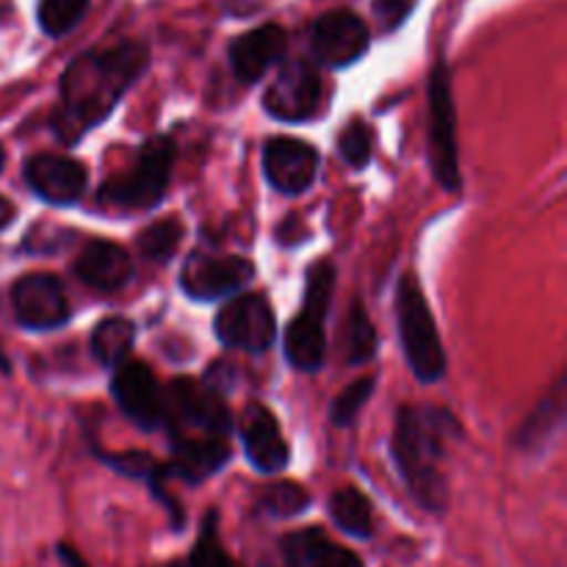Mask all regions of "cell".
<instances>
[{
	"mask_svg": "<svg viewBox=\"0 0 567 567\" xmlns=\"http://www.w3.org/2000/svg\"><path fill=\"white\" fill-rule=\"evenodd\" d=\"M310 507V493L299 482H275L266 487L260 498V509L271 518H293Z\"/></svg>",
	"mask_w": 567,
	"mask_h": 567,
	"instance_id": "83f0119b",
	"label": "cell"
},
{
	"mask_svg": "<svg viewBox=\"0 0 567 567\" xmlns=\"http://www.w3.org/2000/svg\"><path fill=\"white\" fill-rule=\"evenodd\" d=\"M136 341V324L125 316H109L92 332V354L100 365L116 369L125 363Z\"/></svg>",
	"mask_w": 567,
	"mask_h": 567,
	"instance_id": "7402d4cb",
	"label": "cell"
},
{
	"mask_svg": "<svg viewBox=\"0 0 567 567\" xmlns=\"http://www.w3.org/2000/svg\"><path fill=\"white\" fill-rule=\"evenodd\" d=\"M216 338L227 349L264 354L277 341V321L264 293H241L230 299L214 319Z\"/></svg>",
	"mask_w": 567,
	"mask_h": 567,
	"instance_id": "ba28073f",
	"label": "cell"
},
{
	"mask_svg": "<svg viewBox=\"0 0 567 567\" xmlns=\"http://www.w3.org/2000/svg\"><path fill=\"white\" fill-rule=\"evenodd\" d=\"M28 188L50 205H72L83 197L86 188V166L70 155L39 153L22 166Z\"/></svg>",
	"mask_w": 567,
	"mask_h": 567,
	"instance_id": "9a60e30c",
	"label": "cell"
},
{
	"mask_svg": "<svg viewBox=\"0 0 567 567\" xmlns=\"http://www.w3.org/2000/svg\"><path fill=\"white\" fill-rule=\"evenodd\" d=\"M203 382L210 388V391H216L221 396V393L230 391L233 382H236V371H233L227 363H214L208 371H205Z\"/></svg>",
	"mask_w": 567,
	"mask_h": 567,
	"instance_id": "1f68e13d",
	"label": "cell"
},
{
	"mask_svg": "<svg viewBox=\"0 0 567 567\" xmlns=\"http://www.w3.org/2000/svg\"><path fill=\"white\" fill-rule=\"evenodd\" d=\"M460 435L449 410L432 404H404L396 413L391 454L410 496L432 515L446 513L449 485L443 474L446 443Z\"/></svg>",
	"mask_w": 567,
	"mask_h": 567,
	"instance_id": "7a4b0ae2",
	"label": "cell"
},
{
	"mask_svg": "<svg viewBox=\"0 0 567 567\" xmlns=\"http://www.w3.org/2000/svg\"><path fill=\"white\" fill-rule=\"evenodd\" d=\"M3 161H6V155H3V147H0V169H3Z\"/></svg>",
	"mask_w": 567,
	"mask_h": 567,
	"instance_id": "d590c367",
	"label": "cell"
},
{
	"mask_svg": "<svg viewBox=\"0 0 567 567\" xmlns=\"http://www.w3.org/2000/svg\"><path fill=\"white\" fill-rule=\"evenodd\" d=\"M164 424L172 437H221L233 432V415L225 396L210 391L205 382L175 380L164 396Z\"/></svg>",
	"mask_w": 567,
	"mask_h": 567,
	"instance_id": "8992f818",
	"label": "cell"
},
{
	"mask_svg": "<svg viewBox=\"0 0 567 567\" xmlns=\"http://www.w3.org/2000/svg\"><path fill=\"white\" fill-rule=\"evenodd\" d=\"M319 153L313 144L299 138L275 136L264 147V175L271 188L286 197H299L313 186L319 175Z\"/></svg>",
	"mask_w": 567,
	"mask_h": 567,
	"instance_id": "5bb4252c",
	"label": "cell"
},
{
	"mask_svg": "<svg viewBox=\"0 0 567 567\" xmlns=\"http://www.w3.org/2000/svg\"><path fill=\"white\" fill-rule=\"evenodd\" d=\"M280 551L288 567H363L358 554L327 540L319 526L286 535L280 540Z\"/></svg>",
	"mask_w": 567,
	"mask_h": 567,
	"instance_id": "ffe728a7",
	"label": "cell"
},
{
	"mask_svg": "<svg viewBox=\"0 0 567 567\" xmlns=\"http://www.w3.org/2000/svg\"><path fill=\"white\" fill-rule=\"evenodd\" d=\"M426 97H430L426 155H430L432 177H435L449 194H460V188H463V177H460V153H457V111H454L452 75H449L446 64L432 66Z\"/></svg>",
	"mask_w": 567,
	"mask_h": 567,
	"instance_id": "52a82bcc",
	"label": "cell"
},
{
	"mask_svg": "<svg viewBox=\"0 0 567 567\" xmlns=\"http://www.w3.org/2000/svg\"><path fill=\"white\" fill-rule=\"evenodd\" d=\"M186 567H241L230 554L225 551L219 537V513L208 509L199 526V537L194 543V551L188 557Z\"/></svg>",
	"mask_w": 567,
	"mask_h": 567,
	"instance_id": "d4e9b609",
	"label": "cell"
},
{
	"mask_svg": "<svg viewBox=\"0 0 567 567\" xmlns=\"http://www.w3.org/2000/svg\"><path fill=\"white\" fill-rule=\"evenodd\" d=\"M330 515L338 529L360 537V540H369L371 532H374V509H371V502L358 487H341L338 493H332Z\"/></svg>",
	"mask_w": 567,
	"mask_h": 567,
	"instance_id": "603a6c76",
	"label": "cell"
},
{
	"mask_svg": "<svg viewBox=\"0 0 567 567\" xmlns=\"http://www.w3.org/2000/svg\"><path fill=\"white\" fill-rule=\"evenodd\" d=\"M11 308L17 321L25 330H59L70 321V299H66L64 282L48 271H31L22 275L11 286Z\"/></svg>",
	"mask_w": 567,
	"mask_h": 567,
	"instance_id": "9c48e42d",
	"label": "cell"
},
{
	"mask_svg": "<svg viewBox=\"0 0 567 567\" xmlns=\"http://www.w3.org/2000/svg\"><path fill=\"white\" fill-rule=\"evenodd\" d=\"M255 269L247 258L238 255H188L181 269V286L186 297L197 302H214V299L230 297L252 282Z\"/></svg>",
	"mask_w": 567,
	"mask_h": 567,
	"instance_id": "30bf717a",
	"label": "cell"
},
{
	"mask_svg": "<svg viewBox=\"0 0 567 567\" xmlns=\"http://www.w3.org/2000/svg\"><path fill=\"white\" fill-rule=\"evenodd\" d=\"M150 48L136 39L94 48L78 55L59 83L61 105L53 114V133L64 144H78L116 109L127 89L144 75Z\"/></svg>",
	"mask_w": 567,
	"mask_h": 567,
	"instance_id": "6da1fadb",
	"label": "cell"
},
{
	"mask_svg": "<svg viewBox=\"0 0 567 567\" xmlns=\"http://www.w3.org/2000/svg\"><path fill=\"white\" fill-rule=\"evenodd\" d=\"M172 164H175V142L169 136L147 138L138 147L136 161L100 186V203L127 210L155 208L169 186Z\"/></svg>",
	"mask_w": 567,
	"mask_h": 567,
	"instance_id": "5b68a950",
	"label": "cell"
},
{
	"mask_svg": "<svg viewBox=\"0 0 567 567\" xmlns=\"http://www.w3.org/2000/svg\"><path fill=\"white\" fill-rule=\"evenodd\" d=\"M377 354V330L369 313L360 302L352 305L347 319V336H343V358L349 365L369 363Z\"/></svg>",
	"mask_w": 567,
	"mask_h": 567,
	"instance_id": "cb8c5ba5",
	"label": "cell"
},
{
	"mask_svg": "<svg viewBox=\"0 0 567 567\" xmlns=\"http://www.w3.org/2000/svg\"><path fill=\"white\" fill-rule=\"evenodd\" d=\"M183 241V225L172 216V219H161L150 225L147 230L138 233V252L153 264H169L175 258L177 247Z\"/></svg>",
	"mask_w": 567,
	"mask_h": 567,
	"instance_id": "484cf974",
	"label": "cell"
},
{
	"mask_svg": "<svg viewBox=\"0 0 567 567\" xmlns=\"http://www.w3.org/2000/svg\"><path fill=\"white\" fill-rule=\"evenodd\" d=\"M238 432H241L244 452H247L252 468H258L260 474H277L286 468L291 452H288V443L282 441V432L271 410H266L264 404H249L244 410Z\"/></svg>",
	"mask_w": 567,
	"mask_h": 567,
	"instance_id": "2e32d148",
	"label": "cell"
},
{
	"mask_svg": "<svg viewBox=\"0 0 567 567\" xmlns=\"http://www.w3.org/2000/svg\"><path fill=\"white\" fill-rule=\"evenodd\" d=\"M55 557H59V563L64 567H89L86 559H83L75 548L66 546V543H59V546H55Z\"/></svg>",
	"mask_w": 567,
	"mask_h": 567,
	"instance_id": "d6a6232c",
	"label": "cell"
},
{
	"mask_svg": "<svg viewBox=\"0 0 567 567\" xmlns=\"http://www.w3.org/2000/svg\"><path fill=\"white\" fill-rule=\"evenodd\" d=\"M310 48L319 64L341 70L363 59L369 50V28L354 11L338 9L319 17L310 33Z\"/></svg>",
	"mask_w": 567,
	"mask_h": 567,
	"instance_id": "4fadbf2b",
	"label": "cell"
},
{
	"mask_svg": "<svg viewBox=\"0 0 567 567\" xmlns=\"http://www.w3.org/2000/svg\"><path fill=\"white\" fill-rule=\"evenodd\" d=\"M332 291H336V266L330 260H316L305 275L302 313L286 327L282 336L288 363L305 374H313L324 365V319L330 313Z\"/></svg>",
	"mask_w": 567,
	"mask_h": 567,
	"instance_id": "3957f363",
	"label": "cell"
},
{
	"mask_svg": "<svg viewBox=\"0 0 567 567\" xmlns=\"http://www.w3.org/2000/svg\"><path fill=\"white\" fill-rule=\"evenodd\" d=\"M230 460V443L221 437H172V460L164 476H177L188 485L210 480Z\"/></svg>",
	"mask_w": 567,
	"mask_h": 567,
	"instance_id": "d6986e66",
	"label": "cell"
},
{
	"mask_svg": "<svg viewBox=\"0 0 567 567\" xmlns=\"http://www.w3.org/2000/svg\"><path fill=\"white\" fill-rule=\"evenodd\" d=\"M75 275L83 286L100 293H114L127 286L133 275V264L125 249L114 241H89L75 258Z\"/></svg>",
	"mask_w": 567,
	"mask_h": 567,
	"instance_id": "ac0fdd59",
	"label": "cell"
},
{
	"mask_svg": "<svg viewBox=\"0 0 567 567\" xmlns=\"http://www.w3.org/2000/svg\"><path fill=\"white\" fill-rule=\"evenodd\" d=\"M111 393L122 413L142 430H158L164 424V391L153 369L142 360H125L114 369Z\"/></svg>",
	"mask_w": 567,
	"mask_h": 567,
	"instance_id": "7c38bea8",
	"label": "cell"
},
{
	"mask_svg": "<svg viewBox=\"0 0 567 567\" xmlns=\"http://www.w3.org/2000/svg\"><path fill=\"white\" fill-rule=\"evenodd\" d=\"M321 100V78L308 61H288L264 92L266 114L280 122H302L313 116Z\"/></svg>",
	"mask_w": 567,
	"mask_h": 567,
	"instance_id": "8fae6325",
	"label": "cell"
},
{
	"mask_svg": "<svg viewBox=\"0 0 567 567\" xmlns=\"http://www.w3.org/2000/svg\"><path fill=\"white\" fill-rule=\"evenodd\" d=\"M0 371H3V374H9V371H11V363L6 360L3 352H0Z\"/></svg>",
	"mask_w": 567,
	"mask_h": 567,
	"instance_id": "e575fe53",
	"label": "cell"
},
{
	"mask_svg": "<svg viewBox=\"0 0 567 567\" xmlns=\"http://www.w3.org/2000/svg\"><path fill=\"white\" fill-rule=\"evenodd\" d=\"M399 338H402L404 358L419 382H437L446 374V352L432 319L430 302L419 286L413 271L402 275L396 288Z\"/></svg>",
	"mask_w": 567,
	"mask_h": 567,
	"instance_id": "277c9868",
	"label": "cell"
},
{
	"mask_svg": "<svg viewBox=\"0 0 567 567\" xmlns=\"http://www.w3.org/2000/svg\"><path fill=\"white\" fill-rule=\"evenodd\" d=\"M89 0H39L37 20L48 37H66L83 20Z\"/></svg>",
	"mask_w": 567,
	"mask_h": 567,
	"instance_id": "4316f807",
	"label": "cell"
},
{
	"mask_svg": "<svg viewBox=\"0 0 567 567\" xmlns=\"http://www.w3.org/2000/svg\"><path fill=\"white\" fill-rule=\"evenodd\" d=\"M563 421H565V380L559 377V380L554 382V391L540 402V408H537L535 413L520 424L518 435H515V446L524 449V452L540 454L543 449L559 435Z\"/></svg>",
	"mask_w": 567,
	"mask_h": 567,
	"instance_id": "44dd1931",
	"label": "cell"
},
{
	"mask_svg": "<svg viewBox=\"0 0 567 567\" xmlns=\"http://www.w3.org/2000/svg\"><path fill=\"white\" fill-rule=\"evenodd\" d=\"M338 153L354 172L365 169L371 161V127L363 120L347 122L338 136Z\"/></svg>",
	"mask_w": 567,
	"mask_h": 567,
	"instance_id": "f546056e",
	"label": "cell"
},
{
	"mask_svg": "<svg viewBox=\"0 0 567 567\" xmlns=\"http://www.w3.org/2000/svg\"><path fill=\"white\" fill-rule=\"evenodd\" d=\"M374 388H377L374 377H363V380H358V382H352V385L343 388L341 396H338L330 408L332 424L352 426L354 419H358V413L365 408V402L371 399V393H374Z\"/></svg>",
	"mask_w": 567,
	"mask_h": 567,
	"instance_id": "f1b7e54d",
	"label": "cell"
},
{
	"mask_svg": "<svg viewBox=\"0 0 567 567\" xmlns=\"http://www.w3.org/2000/svg\"><path fill=\"white\" fill-rule=\"evenodd\" d=\"M410 9H413V0H374V14L385 31L402 25L408 20Z\"/></svg>",
	"mask_w": 567,
	"mask_h": 567,
	"instance_id": "4dcf8cb0",
	"label": "cell"
},
{
	"mask_svg": "<svg viewBox=\"0 0 567 567\" xmlns=\"http://www.w3.org/2000/svg\"><path fill=\"white\" fill-rule=\"evenodd\" d=\"M164 567H183V565H177V563H172V565H164Z\"/></svg>",
	"mask_w": 567,
	"mask_h": 567,
	"instance_id": "8d00e7d4",
	"label": "cell"
},
{
	"mask_svg": "<svg viewBox=\"0 0 567 567\" xmlns=\"http://www.w3.org/2000/svg\"><path fill=\"white\" fill-rule=\"evenodd\" d=\"M288 48V33L286 28L275 25H260L255 31L241 33L233 39L230 44V66L233 75L241 83H255L286 55Z\"/></svg>",
	"mask_w": 567,
	"mask_h": 567,
	"instance_id": "e0dca14e",
	"label": "cell"
},
{
	"mask_svg": "<svg viewBox=\"0 0 567 567\" xmlns=\"http://www.w3.org/2000/svg\"><path fill=\"white\" fill-rule=\"evenodd\" d=\"M14 214H17L14 205H11L6 197H0V230H6V227L11 225V219H14Z\"/></svg>",
	"mask_w": 567,
	"mask_h": 567,
	"instance_id": "836d02e7",
	"label": "cell"
}]
</instances>
